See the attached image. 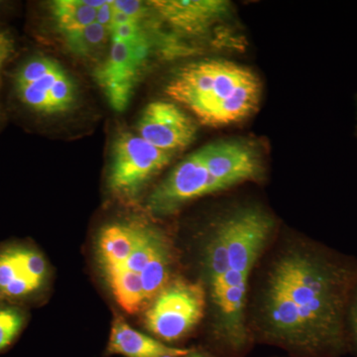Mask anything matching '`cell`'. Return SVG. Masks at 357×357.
I'll return each mask as SVG.
<instances>
[{"label": "cell", "mask_w": 357, "mask_h": 357, "mask_svg": "<svg viewBox=\"0 0 357 357\" xmlns=\"http://www.w3.org/2000/svg\"><path fill=\"white\" fill-rule=\"evenodd\" d=\"M165 93L204 126L227 128L248 121L257 112L262 83L246 66L225 59H203L176 70Z\"/></svg>", "instance_id": "cell-3"}, {"label": "cell", "mask_w": 357, "mask_h": 357, "mask_svg": "<svg viewBox=\"0 0 357 357\" xmlns=\"http://www.w3.org/2000/svg\"><path fill=\"white\" fill-rule=\"evenodd\" d=\"M47 273L43 256L24 246L0 251V294L10 299H23L36 292Z\"/></svg>", "instance_id": "cell-12"}, {"label": "cell", "mask_w": 357, "mask_h": 357, "mask_svg": "<svg viewBox=\"0 0 357 357\" xmlns=\"http://www.w3.org/2000/svg\"><path fill=\"white\" fill-rule=\"evenodd\" d=\"M356 285L354 259L309 243L285 249L262 287L263 333L304 356H342L349 349L347 317Z\"/></svg>", "instance_id": "cell-1"}, {"label": "cell", "mask_w": 357, "mask_h": 357, "mask_svg": "<svg viewBox=\"0 0 357 357\" xmlns=\"http://www.w3.org/2000/svg\"><path fill=\"white\" fill-rule=\"evenodd\" d=\"M18 51L17 40L13 30L9 29L6 25H0V128L3 126L7 116L6 105L2 100L6 70Z\"/></svg>", "instance_id": "cell-19"}, {"label": "cell", "mask_w": 357, "mask_h": 357, "mask_svg": "<svg viewBox=\"0 0 357 357\" xmlns=\"http://www.w3.org/2000/svg\"><path fill=\"white\" fill-rule=\"evenodd\" d=\"M173 157L174 154L154 147L137 133H121L112 148L110 190L121 196H134Z\"/></svg>", "instance_id": "cell-6"}, {"label": "cell", "mask_w": 357, "mask_h": 357, "mask_svg": "<svg viewBox=\"0 0 357 357\" xmlns=\"http://www.w3.org/2000/svg\"><path fill=\"white\" fill-rule=\"evenodd\" d=\"M13 4L9 3V2L0 1V16L3 13H8L13 10ZM0 25H4L3 23L0 20Z\"/></svg>", "instance_id": "cell-23"}, {"label": "cell", "mask_w": 357, "mask_h": 357, "mask_svg": "<svg viewBox=\"0 0 357 357\" xmlns=\"http://www.w3.org/2000/svg\"><path fill=\"white\" fill-rule=\"evenodd\" d=\"M24 325V316L14 307L0 309V351L15 340Z\"/></svg>", "instance_id": "cell-20"}, {"label": "cell", "mask_w": 357, "mask_h": 357, "mask_svg": "<svg viewBox=\"0 0 357 357\" xmlns=\"http://www.w3.org/2000/svg\"><path fill=\"white\" fill-rule=\"evenodd\" d=\"M203 152H192L175 166L152 192L148 206L156 215H169L192 199L217 192Z\"/></svg>", "instance_id": "cell-8"}, {"label": "cell", "mask_w": 357, "mask_h": 357, "mask_svg": "<svg viewBox=\"0 0 357 357\" xmlns=\"http://www.w3.org/2000/svg\"><path fill=\"white\" fill-rule=\"evenodd\" d=\"M8 88L6 109L29 117H48L70 112L76 105L74 79L58 61L38 52L16 54L7 68ZM8 116V115H7Z\"/></svg>", "instance_id": "cell-4"}, {"label": "cell", "mask_w": 357, "mask_h": 357, "mask_svg": "<svg viewBox=\"0 0 357 357\" xmlns=\"http://www.w3.org/2000/svg\"><path fill=\"white\" fill-rule=\"evenodd\" d=\"M185 357H210V356H204V354H189V356H187Z\"/></svg>", "instance_id": "cell-24"}, {"label": "cell", "mask_w": 357, "mask_h": 357, "mask_svg": "<svg viewBox=\"0 0 357 357\" xmlns=\"http://www.w3.org/2000/svg\"><path fill=\"white\" fill-rule=\"evenodd\" d=\"M52 21L63 37L79 31L96 21L98 9L89 0H57L48 6Z\"/></svg>", "instance_id": "cell-15"}, {"label": "cell", "mask_w": 357, "mask_h": 357, "mask_svg": "<svg viewBox=\"0 0 357 357\" xmlns=\"http://www.w3.org/2000/svg\"><path fill=\"white\" fill-rule=\"evenodd\" d=\"M105 275L115 300L124 311L135 314L146 305L140 275L126 269L109 270Z\"/></svg>", "instance_id": "cell-17"}, {"label": "cell", "mask_w": 357, "mask_h": 357, "mask_svg": "<svg viewBox=\"0 0 357 357\" xmlns=\"http://www.w3.org/2000/svg\"><path fill=\"white\" fill-rule=\"evenodd\" d=\"M172 259L170 244L168 239H164L141 273L145 304L152 302L168 286Z\"/></svg>", "instance_id": "cell-16"}, {"label": "cell", "mask_w": 357, "mask_h": 357, "mask_svg": "<svg viewBox=\"0 0 357 357\" xmlns=\"http://www.w3.org/2000/svg\"><path fill=\"white\" fill-rule=\"evenodd\" d=\"M114 1H107L105 6L100 7L96 14V22L100 23L109 30L112 27V17H114Z\"/></svg>", "instance_id": "cell-22"}, {"label": "cell", "mask_w": 357, "mask_h": 357, "mask_svg": "<svg viewBox=\"0 0 357 357\" xmlns=\"http://www.w3.org/2000/svg\"><path fill=\"white\" fill-rule=\"evenodd\" d=\"M136 133L154 147L175 155L196 140L198 126L176 103L155 100L143 109Z\"/></svg>", "instance_id": "cell-10"}, {"label": "cell", "mask_w": 357, "mask_h": 357, "mask_svg": "<svg viewBox=\"0 0 357 357\" xmlns=\"http://www.w3.org/2000/svg\"><path fill=\"white\" fill-rule=\"evenodd\" d=\"M218 191L261 178L264 160L252 141L229 138L201 148Z\"/></svg>", "instance_id": "cell-9"}, {"label": "cell", "mask_w": 357, "mask_h": 357, "mask_svg": "<svg viewBox=\"0 0 357 357\" xmlns=\"http://www.w3.org/2000/svg\"><path fill=\"white\" fill-rule=\"evenodd\" d=\"M206 292L203 284L176 281L157 296L145 314L146 328L164 342H175L203 319Z\"/></svg>", "instance_id": "cell-5"}, {"label": "cell", "mask_w": 357, "mask_h": 357, "mask_svg": "<svg viewBox=\"0 0 357 357\" xmlns=\"http://www.w3.org/2000/svg\"><path fill=\"white\" fill-rule=\"evenodd\" d=\"M273 229V218L267 211L245 206L220 218L204 246V267L215 333L234 351L248 345L249 281Z\"/></svg>", "instance_id": "cell-2"}, {"label": "cell", "mask_w": 357, "mask_h": 357, "mask_svg": "<svg viewBox=\"0 0 357 357\" xmlns=\"http://www.w3.org/2000/svg\"><path fill=\"white\" fill-rule=\"evenodd\" d=\"M148 4L159 20L178 34L192 37L206 34L231 13L229 2L222 0H156Z\"/></svg>", "instance_id": "cell-11"}, {"label": "cell", "mask_w": 357, "mask_h": 357, "mask_svg": "<svg viewBox=\"0 0 357 357\" xmlns=\"http://www.w3.org/2000/svg\"><path fill=\"white\" fill-rule=\"evenodd\" d=\"M143 223H112L100 230L96 241V251L103 271L126 263L137 243Z\"/></svg>", "instance_id": "cell-14"}, {"label": "cell", "mask_w": 357, "mask_h": 357, "mask_svg": "<svg viewBox=\"0 0 357 357\" xmlns=\"http://www.w3.org/2000/svg\"><path fill=\"white\" fill-rule=\"evenodd\" d=\"M151 40L122 43L112 42L107 58L95 70V79L115 112H123L151 54Z\"/></svg>", "instance_id": "cell-7"}, {"label": "cell", "mask_w": 357, "mask_h": 357, "mask_svg": "<svg viewBox=\"0 0 357 357\" xmlns=\"http://www.w3.org/2000/svg\"><path fill=\"white\" fill-rule=\"evenodd\" d=\"M63 38L73 54L81 58H89L102 50L110 39V32L96 21L88 27L66 35Z\"/></svg>", "instance_id": "cell-18"}, {"label": "cell", "mask_w": 357, "mask_h": 357, "mask_svg": "<svg viewBox=\"0 0 357 357\" xmlns=\"http://www.w3.org/2000/svg\"><path fill=\"white\" fill-rule=\"evenodd\" d=\"M109 354L126 357L187 356L192 354L189 349L168 347L134 330L121 318L115 319L110 333Z\"/></svg>", "instance_id": "cell-13"}, {"label": "cell", "mask_w": 357, "mask_h": 357, "mask_svg": "<svg viewBox=\"0 0 357 357\" xmlns=\"http://www.w3.org/2000/svg\"><path fill=\"white\" fill-rule=\"evenodd\" d=\"M347 344L357 354V285L352 293L347 317Z\"/></svg>", "instance_id": "cell-21"}]
</instances>
